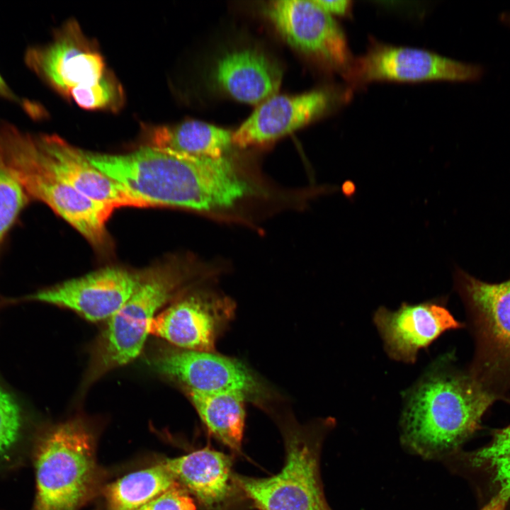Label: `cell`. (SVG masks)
<instances>
[{"label":"cell","instance_id":"obj_1","mask_svg":"<svg viewBox=\"0 0 510 510\" xmlns=\"http://www.w3.org/2000/svg\"><path fill=\"white\" fill-rule=\"evenodd\" d=\"M85 154L148 207L217 212L232 208L252 189L226 156L198 157L147 145L123 154Z\"/></svg>","mask_w":510,"mask_h":510},{"label":"cell","instance_id":"obj_2","mask_svg":"<svg viewBox=\"0 0 510 510\" xmlns=\"http://www.w3.org/2000/svg\"><path fill=\"white\" fill-rule=\"evenodd\" d=\"M494 396L476 380L436 360L403 394L400 437L424 458L452 455L480 426Z\"/></svg>","mask_w":510,"mask_h":510},{"label":"cell","instance_id":"obj_3","mask_svg":"<svg viewBox=\"0 0 510 510\" xmlns=\"http://www.w3.org/2000/svg\"><path fill=\"white\" fill-rule=\"evenodd\" d=\"M0 152L30 198L49 206L97 249L108 247L106 223L115 208L86 197L55 171L36 133L0 123Z\"/></svg>","mask_w":510,"mask_h":510},{"label":"cell","instance_id":"obj_4","mask_svg":"<svg viewBox=\"0 0 510 510\" xmlns=\"http://www.w3.org/2000/svg\"><path fill=\"white\" fill-rule=\"evenodd\" d=\"M36 495L33 510H78L97 481L95 440L80 419L51 429L35 455Z\"/></svg>","mask_w":510,"mask_h":510},{"label":"cell","instance_id":"obj_5","mask_svg":"<svg viewBox=\"0 0 510 510\" xmlns=\"http://www.w3.org/2000/svg\"><path fill=\"white\" fill-rule=\"evenodd\" d=\"M325 419L310 426L288 421L284 426L285 465L268 477L234 475L235 484L259 510H331L319 475V452Z\"/></svg>","mask_w":510,"mask_h":510},{"label":"cell","instance_id":"obj_6","mask_svg":"<svg viewBox=\"0 0 510 510\" xmlns=\"http://www.w3.org/2000/svg\"><path fill=\"white\" fill-rule=\"evenodd\" d=\"M187 276L176 266L158 267L143 278L128 300L110 318L93 352L86 375L91 383L141 352L157 310L183 284Z\"/></svg>","mask_w":510,"mask_h":510},{"label":"cell","instance_id":"obj_7","mask_svg":"<svg viewBox=\"0 0 510 510\" xmlns=\"http://www.w3.org/2000/svg\"><path fill=\"white\" fill-rule=\"evenodd\" d=\"M483 74V68L477 64L424 49L394 45L371 38L366 51L354 57L345 80L353 90L376 81H472L480 79Z\"/></svg>","mask_w":510,"mask_h":510},{"label":"cell","instance_id":"obj_8","mask_svg":"<svg viewBox=\"0 0 510 510\" xmlns=\"http://www.w3.org/2000/svg\"><path fill=\"white\" fill-rule=\"evenodd\" d=\"M265 12L285 40L345 79L354 60L345 33L314 0H277Z\"/></svg>","mask_w":510,"mask_h":510},{"label":"cell","instance_id":"obj_9","mask_svg":"<svg viewBox=\"0 0 510 510\" xmlns=\"http://www.w3.org/2000/svg\"><path fill=\"white\" fill-rule=\"evenodd\" d=\"M152 363L159 372L182 384L185 390L237 392L261 407L273 398L266 384L244 363L216 352L171 348L160 352Z\"/></svg>","mask_w":510,"mask_h":510},{"label":"cell","instance_id":"obj_10","mask_svg":"<svg viewBox=\"0 0 510 510\" xmlns=\"http://www.w3.org/2000/svg\"><path fill=\"white\" fill-rule=\"evenodd\" d=\"M25 62L40 79L67 98L74 89L93 85L108 72L101 52L74 20L58 29L50 42L29 47Z\"/></svg>","mask_w":510,"mask_h":510},{"label":"cell","instance_id":"obj_11","mask_svg":"<svg viewBox=\"0 0 510 510\" xmlns=\"http://www.w3.org/2000/svg\"><path fill=\"white\" fill-rule=\"evenodd\" d=\"M235 312L227 296L196 291L174 302L152 319L149 334L176 348L215 352L216 341Z\"/></svg>","mask_w":510,"mask_h":510},{"label":"cell","instance_id":"obj_12","mask_svg":"<svg viewBox=\"0 0 510 510\" xmlns=\"http://www.w3.org/2000/svg\"><path fill=\"white\" fill-rule=\"evenodd\" d=\"M353 89H320L299 95H274L261 102L232 133V143L241 147L275 140L324 115L351 98Z\"/></svg>","mask_w":510,"mask_h":510},{"label":"cell","instance_id":"obj_13","mask_svg":"<svg viewBox=\"0 0 510 510\" xmlns=\"http://www.w3.org/2000/svg\"><path fill=\"white\" fill-rule=\"evenodd\" d=\"M144 274L120 267H106L30 295L29 300L70 309L85 319L110 318L140 285Z\"/></svg>","mask_w":510,"mask_h":510},{"label":"cell","instance_id":"obj_14","mask_svg":"<svg viewBox=\"0 0 510 510\" xmlns=\"http://www.w3.org/2000/svg\"><path fill=\"white\" fill-rule=\"evenodd\" d=\"M373 322L389 357L407 364L414 363L419 351L443 333L462 327L436 298L417 304L403 302L395 310L379 307Z\"/></svg>","mask_w":510,"mask_h":510},{"label":"cell","instance_id":"obj_15","mask_svg":"<svg viewBox=\"0 0 510 510\" xmlns=\"http://www.w3.org/2000/svg\"><path fill=\"white\" fill-rule=\"evenodd\" d=\"M40 149L48 164L79 193L94 201L120 207L145 208L116 181L107 176L77 149L56 135L36 133Z\"/></svg>","mask_w":510,"mask_h":510},{"label":"cell","instance_id":"obj_16","mask_svg":"<svg viewBox=\"0 0 510 510\" xmlns=\"http://www.w3.org/2000/svg\"><path fill=\"white\" fill-rule=\"evenodd\" d=\"M455 283L475 312L488 348L499 361L510 364V280L491 284L458 268Z\"/></svg>","mask_w":510,"mask_h":510},{"label":"cell","instance_id":"obj_17","mask_svg":"<svg viewBox=\"0 0 510 510\" xmlns=\"http://www.w3.org/2000/svg\"><path fill=\"white\" fill-rule=\"evenodd\" d=\"M280 67L261 51L251 48L226 52L213 71L216 84L242 102L256 104L276 95L282 80Z\"/></svg>","mask_w":510,"mask_h":510},{"label":"cell","instance_id":"obj_18","mask_svg":"<svg viewBox=\"0 0 510 510\" xmlns=\"http://www.w3.org/2000/svg\"><path fill=\"white\" fill-rule=\"evenodd\" d=\"M176 480L205 508H220L235 484L232 458L210 448L164 461Z\"/></svg>","mask_w":510,"mask_h":510},{"label":"cell","instance_id":"obj_19","mask_svg":"<svg viewBox=\"0 0 510 510\" xmlns=\"http://www.w3.org/2000/svg\"><path fill=\"white\" fill-rule=\"evenodd\" d=\"M147 137V146L215 159L225 157L232 143V133L229 130L193 120L152 127Z\"/></svg>","mask_w":510,"mask_h":510},{"label":"cell","instance_id":"obj_20","mask_svg":"<svg viewBox=\"0 0 510 510\" xmlns=\"http://www.w3.org/2000/svg\"><path fill=\"white\" fill-rule=\"evenodd\" d=\"M186 391L209 434L232 451L239 453L244 431L246 397L237 392Z\"/></svg>","mask_w":510,"mask_h":510},{"label":"cell","instance_id":"obj_21","mask_svg":"<svg viewBox=\"0 0 510 510\" xmlns=\"http://www.w3.org/2000/svg\"><path fill=\"white\" fill-rule=\"evenodd\" d=\"M177 482L164 462L130 472L104 488L105 510H137Z\"/></svg>","mask_w":510,"mask_h":510},{"label":"cell","instance_id":"obj_22","mask_svg":"<svg viewBox=\"0 0 510 510\" xmlns=\"http://www.w3.org/2000/svg\"><path fill=\"white\" fill-rule=\"evenodd\" d=\"M465 460L486 472L497 491L510 494V426L495 431L488 444L466 454Z\"/></svg>","mask_w":510,"mask_h":510},{"label":"cell","instance_id":"obj_23","mask_svg":"<svg viewBox=\"0 0 510 510\" xmlns=\"http://www.w3.org/2000/svg\"><path fill=\"white\" fill-rule=\"evenodd\" d=\"M29 198L0 152V244Z\"/></svg>","mask_w":510,"mask_h":510},{"label":"cell","instance_id":"obj_24","mask_svg":"<svg viewBox=\"0 0 510 510\" xmlns=\"http://www.w3.org/2000/svg\"><path fill=\"white\" fill-rule=\"evenodd\" d=\"M69 98L86 110H118L123 103L121 86L108 72L97 83L74 89Z\"/></svg>","mask_w":510,"mask_h":510},{"label":"cell","instance_id":"obj_25","mask_svg":"<svg viewBox=\"0 0 510 510\" xmlns=\"http://www.w3.org/2000/svg\"><path fill=\"white\" fill-rule=\"evenodd\" d=\"M21 426L22 416L18 403L0 387V458L16 444Z\"/></svg>","mask_w":510,"mask_h":510},{"label":"cell","instance_id":"obj_26","mask_svg":"<svg viewBox=\"0 0 510 510\" xmlns=\"http://www.w3.org/2000/svg\"><path fill=\"white\" fill-rule=\"evenodd\" d=\"M193 499L178 482L137 510H196Z\"/></svg>","mask_w":510,"mask_h":510},{"label":"cell","instance_id":"obj_27","mask_svg":"<svg viewBox=\"0 0 510 510\" xmlns=\"http://www.w3.org/2000/svg\"><path fill=\"white\" fill-rule=\"evenodd\" d=\"M0 98L13 101L21 106L28 113L34 117L41 115L39 107L32 103L20 98L6 84L0 74Z\"/></svg>","mask_w":510,"mask_h":510},{"label":"cell","instance_id":"obj_28","mask_svg":"<svg viewBox=\"0 0 510 510\" xmlns=\"http://www.w3.org/2000/svg\"><path fill=\"white\" fill-rule=\"evenodd\" d=\"M314 2L327 12L340 16H351L352 12V1L350 0H314Z\"/></svg>","mask_w":510,"mask_h":510},{"label":"cell","instance_id":"obj_29","mask_svg":"<svg viewBox=\"0 0 510 510\" xmlns=\"http://www.w3.org/2000/svg\"><path fill=\"white\" fill-rule=\"evenodd\" d=\"M509 501L510 494L499 490L480 510H506Z\"/></svg>","mask_w":510,"mask_h":510},{"label":"cell","instance_id":"obj_30","mask_svg":"<svg viewBox=\"0 0 510 510\" xmlns=\"http://www.w3.org/2000/svg\"><path fill=\"white\" fill-rule=\"evenodd\" d=\"M343 193L347 197H352L356 192V186L351 181H346L342 185Z\"/></svg>","mask_w":510,"mask_h":510},{"label":"cell","instance_id":"obj_31","mask_svg":"<svg viewBox=\"0 0 510 510\" xmlns=\"http://www.w3.org/2000/svg\"><path fill=\"white\" fill-rule=\"evenodd\" d=\"M500 21L510 26V12H504L500 15Z\"/></svg>","mask_w":510,"mask_h":510}]
</instances>
